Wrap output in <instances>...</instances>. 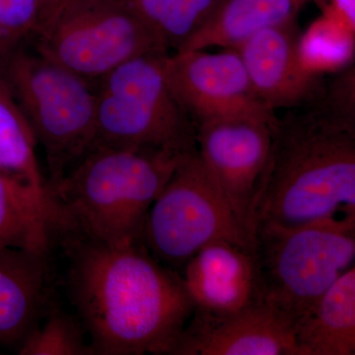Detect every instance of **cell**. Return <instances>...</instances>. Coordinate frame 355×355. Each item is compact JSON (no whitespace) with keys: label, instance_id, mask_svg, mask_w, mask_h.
I'll return each instance as SVG.
<instances>
[{"label":"cell","instance_id":"6da1fadb","mask_svg":"<svg viewBox=\"0 0 355 355\" xmlns=\"http://www.w3.org/2000/svg\"><path fill=\"white\" fill-rule=\"evenodd\" d=\"M70 294L93 354H171L196 306L181 273L144 242L73 247Z\"/></svg>","mask_w":355,"mask_h":355},{"label":"cell","instance_id":"7a4b0ae2","mask_svg":"<svg viewBox=\"0 0 355 355\" xmlns=\"http://www.w3.org/2000/svg\"><path fill=\"white\" fill-rule=\"evenodd\" d=\"M349 209H355V132L313 102L287 110L273 127L252 239L256 229L297 227Z\"/></svg>","mask_w":355,"mask_h":355},{"label":"cell","instance_id":"3957f363","mask_svg":"<svg viewBox=\"0 0 355 355\" xmlns=\"http://www.w3.org/2000/svg\"><path fill=\"white\" fill-rule=\"evenodd\" d=\"M187 154L92 146L51 187V196L70 230L107 245L144 242L149 209Z\"/></svg>","mask_w":355,"mask_h":355},{"label":"cell","instance_id":"277c9868","mask_svg":"<svg viewBox=\"0 0 355 355\" xmlns=\"http://www.w3.org/2000/svg\"><path fill=\"white\" fill-rule=\"evenodd\" d=\"M263 301L296 327L355 263V209L293 228H259Z\"/></svg>","mask_w":355,"mask_h":355},{"label":"cell","instance_id":"5b68a950","mask_svg":"<svg viewBox=\"0 0 355 355\" xmlns=\"http://www.w3.org/2000/svg\"><path fill=\"white\" fill-rule=\"evenodd\" d=\"M0 70L43 148L51 190L94 144L96 84L25 44L0 55Z\"/></svg>","mask_w":355,"mask_h":355},{"label":"cell","instance_id":"8992f818","mask_svg":"<svg viewBox=\"0 0 355 355\" xmlns=\"http://www.w3.org/2000/svg\"><path fill=\"white\" fill-rule=\"evenodd\" d=\"M31 41L44 58L93 83L132 58L169 53L121 0H65Z\"/></svg>","mask_w":355,"mask_h":355},{"label":"cell","instance_id":"52a82bcc","mask_svg":"<svg viewBox=\"0 0 355 355\" xmlns=\"http://www.w3.org/2000/svg\"><path fill=\"white\" fill-rule=\"evenodd\" d=\"M142 239L158 261L178 272L210 243L252 245L198 148L184 155L151 205Z\"/></svg>","mask_w":355,"mask_h":355},{"label":"cell","instance_id":"ba28073f","mask_svg":"<svg viewBox=\"0 0 355 355\" xmlns=\"http://www.w3.org/2000/svg\"><path fill=\"white\" fill-rule=\"evenodd\" d=\"M277 121L253 116H223L196 127L198 155L251 241L254 203L270 161Z\"/></svg>","mask_w":355,"mask_h":355},{"label":"cell","instance_id":"9c48e42d","mask_svg":"<svg viewBox=\"0 0 355 355\" xmlns=\"http://www.w3.org/2000/svg\"><path fill=\"white\" fill-rule=\"evenodd\" d=\"M164 64L173 92L196 127L223 116L277 119L254 92L236 49L175 51L166 55Z\"/></svg>","mask_w":355,"mask_h":355},{"label":"cell","instance_id":"30bf717a","mask_svg":"<svg viewBox=\"0 0 355 355\" xmlns=\"http://www.w3.org/2000/svg\"><path fill=\"white\" fill-rule=\"evenodd\" d=\"M172 355H303L293 324L266 302L216 317L195 310Z\"/></svg>","mask_w":355,"mask_h":355},{"label":"cell","instance_id":"8fae6325","mask_svg":"<svg viewBox=\"0 0 355 355\" xmlns=\"http://www.w3.org/2000/svg\"><path fill=\"white\" fill-rule=\"evenodd\" d=\"M92 146L197 150V128L177 103L154 98H123L98 91Z\"/></svg>","mask_w":355,"mask_h":355},{"label":"cell","instance_id":"7c38bea8","mask_svg":"<svg viewBox=\"0 0 355 355\" xmlns=\"http://www.w3.org/2000/svg\"><path fill=\"white\" fill-rule=\"evenodd\" d=\"M296 21L263 30L236 50L261 102L273 113L314 101L323 79L303 62Z\"/></svg>","mask_w":355,"mask_h":355},{"label":"cell","instance_id":"4fadbf2b","mask_svg":"<svg viewBox=\"0 0 355 355\" xmlns=\"http://www.w3.org/2000/svg\"><path fill=\"white\" fill-rule=\"evenodd\" d=\"M180 273L196 310L205 314L225 317L265 302L252 245L210 243Z\"/></svg>","mask_w":355,"mask_h":355},{"label":"cell","instance_id":"5bb4252c","mask_svg":"<svg viewBox=\"0 0 355 355\" xmlns=\"http://www.w3.org/2000/svg\"><path fill=\"white\" fill-rule=\"evenodd\" d=\"M67 229L55 198L24 178L0 170V249L48 253L53 233Z\"/></svg>","mask_w":355,"mask_h":355},{"label":"cell","instance_id":"9a60e30c","mask_svg":"<svg viewBox=\"0 0 355 355\" xmlns=\"http://www.w3.org/2000/svg\"><path fill=\"white\" fill-rule=\"evenodd\" d=\"M46 254L0 249V345L21 343L36 327L48 288Z\"/></svg>","mask_w":355,"mask_h":355},{"label":"cell","instance_id":"2e32d148","mask_svg":"<svg viewBox=\"0 0 355 355\" xmlns=\"http://www.w3.org/2000/svg\"><path fill=\"white\" fill-rule=\"evenodd\" d=\"M312 1L322 6L324 0H220L207 24L181 51L237 49L263 30L296 21L299 11Z\"/></svg>","mask_w":355,"mask_h":355},{"label":"cell","instance_id":"e0dca14e","mask_svg":"<svg viewBox=\"0 0 355 355\" xmlns=\"http://www.w3.org/2000/svg\"><path fill=\"white\" fill-rule=\"evenodd\" d=\"M303 355H355V263L297 327Z\"/></svg>","mask_w":355,"mask_h":355},{"label":"cell","instance_id":"ac0fdd59","mask_svg":"<svg viewBox=\"0 0 355 355\" xmlns=\"http://www.w3.org/2000/svg\"><path fill=\"white\" fill-rule=\"evenodd\" d=\"M36 135L0 70V170L18 175L51 196L37 158Z\"/></svg>","mask_w":355,"mask_h":355},{"label":"cell","instance_id":"d6986e66","mask_svg":"<svg viewBox=\"0 0 355 355\" xmlns=\"http://www.w3.org/2000/svg\"><path fill=\"white\" fill-rule=\"evenodd\" d=\"M169 51H181L211 17L220 0H121Z\"/></svg>","mask_w":355,"mask_h":355},{"label":"cell","instance_id":"ffe728a7","mask_svg":"<svg viewBox=\"0 0 355 355\" xmlns=\"http://www.w3.org/2000/svg\"><path fill=\"white\" fill-rule=\"evenodd\" d=\"M86 330L80 320L53 311L41 327H35L19 345L23 355H90V343L86 342Z\"/></svg>","mask_w":355,"mask_h":355},{"label":"cell","instance_id":"44dd1931","mask_svg":"<svg viewBox=\"0 0 355 355\" xmlns=\"http://www.w3.org/2000/svg\"><path fill=\"white\" fill-rule=\"evenodd\" d=\"M343 27L340 21L327 13L305 35L301 34V58L308 69L320 76V70L347 64L352 55V42L349 34H338Z\"/></svg>","mask_w":355,"mask_h":355},{"label":"cell","instance_id":"7402d4cb","mask_svg":"<svg viewBox=\"0 0 355 355\" xmlns=\"http://www.w3.org/2000/svg\"><path fill=\"white\" fill-rule=\"evenodd\" d=\"M44 13L43 0H0V55L31 41Z\"/></svg>","mask_w":355,"mask_h":355},{"label":"cell","instance_id":"603a6c76","mask_svg":"<svg viewBox=\"0 0 355 355\" xmlns=\"http://www.w3.org/2000/svg\"><path fill=\"white\" fill-rule=\"evenodd\" d=\"M313 102L331 121L355 132V60L323 79Z\"/></svg>","mask_w":355,"mask_h":355},{"label":"cell","instance_id":"cb8c5ba5","mask_svg":"<svg viewBox=\"0 0 355 355\" xmlns=\"http://www.w3.org/2000/svg\"><path fill=\"white\" fill-rule=\"evenodd\" d=\"M322 6L327 13L355 32V0H324Z\"/></svg>","mask_w":355,"mask_h":355},{"label":"cell","instance_id":"d4e9b609","mask_svg":"<svg viewBox=\"0 0 355 355\" xmlns=\"http://www.w3.org/2000/svg\"><path fill=\"white\" fill-rule=\"evenodd\" d=\"M64 1V0H43L44 8L43 21L46 19L51 13H53ZM43 21H42V22H43Z\"/></svg>","mask_w":355,"mask_h":355},{"label":"cell","instance_id":"484cf974","mask_svg":"<svg viewBox=\"0 0 355 355\" xmlns=\"http://www.w3.org/2000/svg\"><path fill=\"white\" fill-rule=\"evenodd\" d=\"M64 1H65V0H64Z\"/></svg>","mask_w":355,"mask_h":355}]
</instances>
